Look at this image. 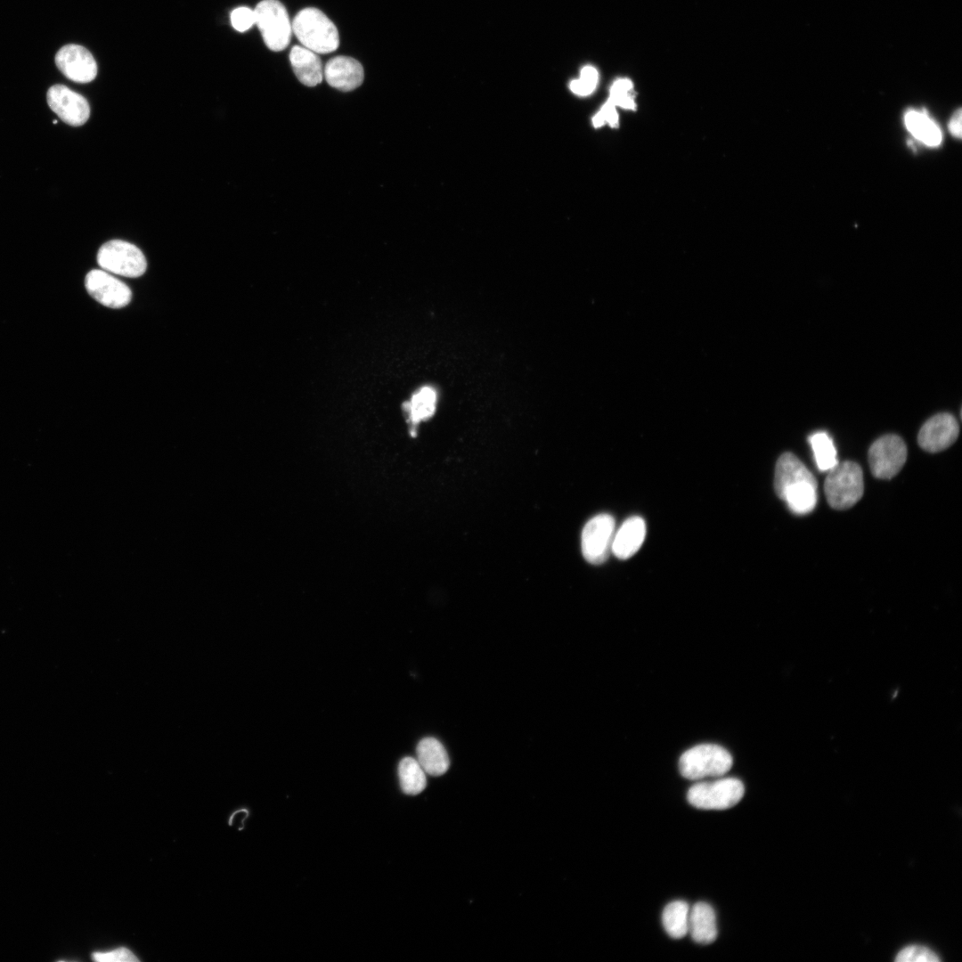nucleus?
Returning a JSON list of instances; mask_svg holds the SVG:
<instances>
[{"label":"nucleus","instance_id":"72a5a7b5","mask_svg":"<svg viewBox=\"0 0 962 962\" xmlns=\"http://www.w3.org/2000/svg\"><path fill=\"white\" fill-rule=\"evenodd\" d=\"M53 123V124H56V123H57V120H56V119H54Z\"/></svg>","mask_w":962,"mask_h":962},{"label":"nucleus","instance_id":"a878e982","mask_svg":"<svg viewBox=\"0 0 962 962\" xmlns=\"http://www.w3.org/2000/svg\"><path fill=\"white\" fill-rule=\"evenodd\" d=\"M896 961L899 962H910V961H925V962H936L939 961V958L930 950L922 946H909L899 952L896 957Z\"/></svg>","mask_w":962,"mask_h":962},{"label":"nucleus","instance_id":"f3484780","mask_svg":"<svg viewBox=\"0 0 962 962\" xmlns=\"http://www.w3.org/2000/svg\"><path fill=\"white\" fill-rule=\"evenodd\" d=\"M689 932L694 942L710 944L717 937L716 917L713 908L705 902L696 903L689 914Z\"/></svg>","mask_w":962,"mask_h":962},{"label":"nucleus","instance_id":"4468645a","mask_svg":"<svg viewBox=\"0 0 962 962\" xmlns=\"http://www.w3.org/2000/svg\"><path fill=\"white\" fill-rule=\"evenodd\" d=\"M803 482L817 483L814 476L795 454L783 453L775 469L774 488L777 495L781 498L787 488Z\"/></svg>","mask_w":962,"mask_h":962},{"label":"nucleus","instance_id":"f03ea898","mask_svg":"<svg viewBox=\"0 0 962 962\" xmlns=\"http://www.w3.org/2000/svg\"><path fill=\"white\" fill-rule=\"evenodd\" d=\"M824 491L828 504L835 510H847L863 495V473L856 462L845 461L827 471Z\"/></svg>","mask_w":962,"mask_h":962},{"label":"nucleus","instance_id":"20e7f679","mask_svg":"<svg viewBox=\"0 0 962 962\" xmlns=\"http://www.w3.org/2000/svg\"><path fill=\"white\" fill-rule=\"evenodd\" d=\"M254 12L255 24L266 46L275 52L285 49L290 41L292 23L284 5L278 0H263Z\"/></svg>","mask_w":962,"mask_h":962},{"label":"nucleus","instance_id":"0eeeda50","mask_svg":"<svg viewBox=\"0 0 962 962\" xmlns=\"http://www.w3.org/2000/svg\"><path fill=\"white\" fill-rule=\"evenodd\" d=\"M907 446L896 435H886L876 440L868 451V462L874 477L890 479L897 475L907 460Z\"/></svg>","mask_w":962,"mask_h":962},{"label":"nucleus","instance_id":"423d86ee","mask_svg":"<svg viewBox=\"0 0 962 962\" xmlns=\"http://www.w3.org/2000/svg\"><path fill=\"white\" fill-rule=\"evenodd\" d=\"M97 263L108 273L132 278L143 275L147 268L143 252L135 245L121 240L104 243L98 250Z\"/></svg>","mask_w":962,"mask_h":962},{"label":"nucleus","instance_id":"6ab92c4d","mask_svg":"<svg viewBox=\"0 0 962 962\" xmlns=\"http://www.w3.org/2000/svg\"><path fill=\"white\" fill-rule=\"evenodd\" d=\"M907 129L925 144L934 147L942 142V132L938 125L925 111L909 110L904 115Z\"/></svg>","mask_w":962,"mask_h":962},{"label":"nucleus","instance_id":"39448f33","mask_svg":"<svg viewBox=\"0 0 962 962\" xmlns=\"http://www.w3.org/2000/svg\"><path fill=\"white\" fill-rule=\"evenodd\" d=\"M744 792V785L739 779L725 778L693 785L688 791L687 798L691 805L698 809L725 810L736 805Z\"/></svg>","mask_w":962,"mask_h":962},{"label":"nucleus","instance_id":"5701e85b","mask_svg":"<svg viewBox=\"0 0 962 962\" xmlns=\"http://www.w3.org/2000/svg\"><path fill=\"white\" fill-rule=\"evenodd\" d=\"M398 776L401 788L407 795H418L427 786L426 772L417 759L412 757H404L401 760Z\"/></svg>","mask_w":962,"mask_h":962},{"label":"nucleus","instance_id":"ddd939ff","mask_svg":"<svg viewBox=\"0 0 962 962\" xmlns=\"http://www.w3.org/2000/svg\"><path fill=\"white\" fill-rule=\"evenodd\" d=\"M323 77L330 86L348 92L362 85L364 72L357 60L347 56H336L325 64Z\"/></svg>","mask_w":962,"mask_h":962},{"label":"nucleus","instance_id":"1a4fd4ad","mask_svg":"<svg viewBox=\"0 0 962 962\" xmlns=\"http://www.w3.org/2000/svg\"><path fill=\"white\" fill-rule=\"evenodd\" d=\"M85 286L92 298L107 307L121 308L131 301L130 288L102 269L91 270L86 276Z\"/></svg>","mask_w":962,"mask_h":962},{"label":"nucleus","instance_id":"cd10ccee","mask_svg":"<svg viewBox=\"0 0 962 962\" xmlns=\"http://www.w3.org/2000/svg\"><path fill=\"white\" fill-rule=\"evenodd\" d=\"M92 958L95 961L103 962H135L139 961L136 956L128 949L121 947L106 952H94Z\"/></svg>","mask_w":962,"mask_h":962},{"label":"nucleus","instance_id":"2f4dec72","mask_svg":"<svg viewBox=\"0 0 962 962\" xmlns=\"http://www.w3.org/2000/svg\"><path fill=\"white\" fill-rule=\"evenodd\" d=\"M961 115H962L961 114V110L958 109V110H956L954 112V114L951 117V118L950 120V123H949L950 132L952 134L953 136L958 137V138H960L961 134H962L961 133V128H962V126H961Z\"/></svg>","mask_w":962,"mask_h":962},{"label":"nucleus","instance_id":"9b49d317","mask_svg":"<svg viewBox=\"0 0 962 962\" xmlns=\"http://www.w3.org/2000/svg\"><path fill=\"white\" fill-rule=\"evenodd\" d=\"M60 71L77 83H89L97 75V64L92 53L84 46L69 44L62 46L55 55Z\"/></svg>","mask_w":962,"mask_h":962},{"label":"nucleus","instance_id":"f8f14e48","mask_svg":"<svg viewBox=\"0 0 962 962\" xmlns=\"http://www.w3.org/2000/svg\"><path fill=\"white\" fill-rule=\"evenodd\" d=\"M959 426L954 416L939 413L922 426L917 442L925 451L938 452L950 446L957 440Z\"/></svg>","mask_w":962,"mask_h":962},{"label":"nucleus","instance_id":"c756f323","mask_svg":"<svg viewBox=\"0 0 962 962\" xmlns=\"http://www.w3.org/2000/svg\"><path fill=\"white\" fill-rule=\"evenodd\" d=\"M632 88V83L631 80L627 78L618 79L613 84L610 89V96L630 94Z\"/></svg>","mask_w":962,"mask_h":962},{"label":"nucleus","instance_id":"7c9ffc66","mask_svg":"<svg viewBox=\"0 0 962 962\" xmlns=\"http://www.w3.org/2000/svg\"><path fill=\"white\" fill-rule=\"evenodd\" d=\"M608 100L615 106L617 105V106H620V107L624 108V109L634 110L635 107H636V104H635L632 97L630 95V94H623V95H616V96H610Z\"/></svg>","mask_w":962,"mask_h":962},{"label":"nucleus","instance_id":"393cba45","mask_svg":"<svg viewBox=\"0 0 962 962\" xmlns=\"http://www.w3.org/2000/svg\"><path fill=\"white\" fill-rule=\"evenodd\" d=\"M598 71L591 66H585L581 70L580 77L571 81V91L581 96L590 94L595 89L598 83Z\"/></svg>","mask_w":962,"mask_h":962},{"label":"nucleus","instance_id":"2eb2a0df","mask_svg":"<svg viewBox=\"0 0 962 962\" xmlns=\"http://www.w3.org/2000/svg\"><path fill=\"white\" fill-rule=\"evenodd\" d=\"M645 536L646 524L643 518L631 517L615 532L611 550L620 559L629 558L639 550Z\"/></svg>","mask_w":962,"mask_h":962},{"label":"nucleus","instance_id":"7ed1b4c3","mask_svg":"<svg viewBox=\"0 0 962 962\" xmlns=\"http://www.w3.org/2000/svg\"><path fill=\"white\" fill-rule=\"evenodd\" d=\"M731 754L722 746L702 744L684 752L679 760L681 774L689 779L721 777L731 768Z\"/></svg>","mask_w":962,"mask_h":962},{"label":"nucleus","instance_id":"473e14b6","mask_svg":"<svg viewBox=\"0 0 962 962\" xmlns=\"http://www.w3.org/2000/svg\"><path fill=\"white\" fill-rule=\"evenodd\" d=\"M592 123L595 127H599L606 123L605 118L600 110L593 117Z\"/></svg>","mask_w":962,"mask_h":962},{"label":"nucleus","instance_id":"dca6fc26","mask_svg":"<svg viewBox=\"0 0 962 962\" xmlns=\"http://www.w3.org/2000/svg\"><path fill=\"white\" fill-rule=\"evenodd\" d=\"M289 61L298 79L305 86H315L323 77V69L317 53L299 45L292 47Z\"/></svg>","mask_w":962,"mask_h":962},{"label":"nucleus","instance_id":"bb28decb","mask_svg":"<svg viewBox=\"0 0 962 962\" xmlns=\"http://www.w3.org/2000/svg\"><path fill=\"white\" fill-rule=\"evenodd\" d=\"M231 23L237 31L244 32L255 24L254 10L246 6L234 9L231 13Z\"/></svg>","mask_w":962,"mask_h":962},{"label":"nucleus","instance_id":"9d476101","mask_svg":"<svg viewBox=\"0 0 962 962\" xmlns=\"http://www.w3.org/2000/svg\"><path fill=\"white\" fill-rule=\"evenodd\" d=\"M50 109L66 124L72 126L84 125L90 116V106L80 94L64 85L52 86L46 94Z\"/></svg>","mask_w":962,"mask_h":962},{"label":"nucleus","instance_id":"a211bd4d","mask_svg":"<svg viewBox=\"0 0 962 962\" xmlns=\"http://www.w3.org/2000/svg\"><path fill=\"white\" fill-rule=\"evenodd\" d=\"M417 761L426 774L441 776L449 768L450 761L444 746L434 738L421 739L416 749Z\"/></svg>","mask_w":962,"mask_h":962},{"label":"nucleus","instance_id":"c85d7f7f","mask_svg":"<svg viewBox=\"0 0 962 962\" xmlns=\"http://www.w3.org/2000/svg\"><path fill=\"white\" fill-rule=\"evenodd\" d=\"M600 112L603 114L605 120L611 126H616L618 124V116L616 110V106L608 100L601 108Z\"/></svg>","mask_w":962,"mask_h":962},{"label":"nucleus","instance_id":"b1692460","mask_svg":"<svg viewBox=\"0 0 962 962\" xmlns=\"http://www.w3.org/2000/svg\"><path fill=\"white\" fill-rule=\"evenodd\" d=\"M808 441L819 470L828 471L838 463L835 444L827 433L823 431L813 433L809 436Z\"/></svg>","mask_w":962,"mask_h":962},{"label":"nucleus","instance_id":"6e6552de","mask_svg":"<svg viewBox=\"0 0 962 962\" xmlns=\"http://www.w3.org/2000/svg\"><path fill=\"white\" fill-rule=\"evenodd\" d=\"M615 532V519L611 515L602 513L591 518L582 532L583 558L591 564L603 563L612 549Z\"/></svg>","mask_w":962,"mask_h":962},{"label":"nucleus","instance_id":"aec40b11","mask_svg":"<svg viewBox=\"0 0 962 962\" xmlns=\"http://www.w3.org/2000/svg\"><path fill=\"white\" fill-rule=\"evenodd\" d=\"M436 400V390L431 387H423L406 403V413L412 431L420 422L427 420L434 414Z\"/></svg>","mask_w":962,"mask_h":962},{"label":"nucleus","instance_id":"f257e3e1","mask_svg":"<svg viewBox=\"0 0 962 962\" xmlns=\"http://www.w3.org/2000/svg\"><path fill=\"white\" fill-rule=\"evenodd\" d=\"M292 32L302 45L316 53H329L339 45L334 23L319 9L301 10L292 21Z\"/></svg>","mask_w":962,"mask_h":962},{"label":"nucleus","instance_id":"412c9836","mask_svg":"<svg viewBox=\"0 0 962 962\" xmlns=\"http://www.w3.org/2000/svg\"><path fill=\"white\" fill-rule=\"evenodd\" d=\"M781 500L785 501L795 514L803 515L812 511L817 504V483H799L787 488Z\"/></svg>","mask_w":962,"mask_h":962},{"label":"nucleus","instance_id":"4be33fe9","mask_svg":"<svg viewBox=\"0 0 962 962\" xmlns=\"http://www.w3.org/2000/svg\"><path fill=\"white\" fill-rule=\"evenodd\" d=\"M689 908L683 901L669 903L664 909L662 922L664 930L673 939H681L689 932Z\"/></svg>","mask_w":962,"mask_h":962}]
</instances>
